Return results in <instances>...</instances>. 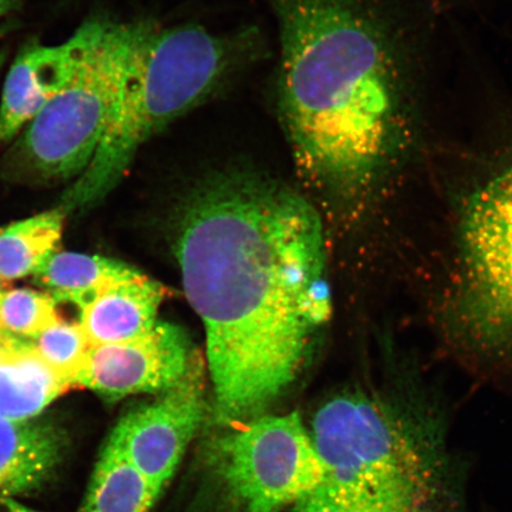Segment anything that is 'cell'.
<instances>
[{"label": "cell", "instance_id": "1", "mask_svg": "<svg viewBox=\"0 0 512 512\" xmlns=\"http://www.w3.org/2000/svg\"><path fill=\"white\" fill-rule=\"evenodd\" d=\"M176 258L206 331L216 425L265 415L296 382L331 315L323 222L264 171L226 165L177 207Z\"/></svg>", "mask_w": 512, "mask_h": 512}, {"label": "cell", "instance_id": "2", "mask_svg": "<svg viewBox=\"0 0 512 512\" xmlns=\"http://www.w3.org/2000/svg\"><path fill=\"white\" fill-rule=\"evenodd\" d=\"M278 111L304 181L363 203L411 159L418 124L406 56L370 0H270Z\"/></svg>", "mask_w": 512, "mask_h": 512}, {"label": "cell", "instance_id": "3", "mask_svg": "<svg viewBox=\"0 0 512 512\" xmlns=\"http://www.w3.org/2000/svg\"><path fill=\"white\" fill-rule=\"evenodd\" d=\"M309 432L320 486L343 502L388 511L465 504L444 419L425 402L337 395L318 409Z\"/></svg>", "mask_w": 512, "mask_h": 512}, {"label": "cell", "instance_id": "4", "mask_svg": "<svg viewBox=\"0 0 512 512\" xmlns=\"http://www.w3.org/2000/svg\"><path fill=\"white\" fill-rule=\"evenodd\" d=\"M255 31L151 21L91 164L62 197L66 211L104 200L143 146L228 86L259 57Z\"/></svg>", "mask_w": 512, "mask_h": 512}, {"label": "cell", "instance_id": "5", "mask_svg": "<svg viewBox=\"0 0 512 512\" xmlns=\"http://www.w3.org/2000/svg\"><path fill=\"white\" fill-rule=\"evenodd\" d=\"M151 21H110L101 41L62 91L6 153L11 175L38 183L79 178L91 164Z\"/></svg>", "mask_w": 512, "mask_h": 512}, {"label": "cell", "instance_id": "6", "mask_svg": "<svg viewBox=\"0 0 512 512\" xmlns=\"http://www.w3.org/2000/svg\"><path fill=\"white\" fill-rule=\"evenodd\" d=\"M459 238L457 330L475 348L512 355V160L467 198Z\"/></svg>", "mask_w": 512, "mask_h": 512}, {"label": "cell", "instance_id": "7", "mask_svg": "<svg viewBox=\"0 0 512 512\" xmlns=\"http://www.w3.org/2000/svg\"><path fill=\"white\" fill-rule=\"evenodd\" d=\"M224 478L245 512H281L323 484L322 464L298 413L261 415L220 441Z\"/></svg>", "mask_w": 512, "mask_h": 512}, {"label": "cell", "instance_id": "8", "mask_svg": "<svg viewBox=\"0 0 512 512\" xmlns=\"http://www.w3.org/2000/svg\"><path fill=\"white\" fill-rule=\"evenodd\" d=\"M201 356L185 379L156 400L131 409L107 445L136 467L159 491L170 482L207 416Z\"/></svg>", "mask_w": 512, "mask_h": 512}, {"label": "cell", "instance_id": "9", "mask_svg": "<svg viewBox=\"0 0 512 512\" xmlns=\"http://www.w3.org/2000/svg\"><path fill=\"white\" fill-rule=\"evenodd\" d=\"M200 357L187 332L159 322L134 341L89 350L74 387H85L107 400L128 395L163 394L175 388Z\"/></svg>", "mask_w": 512, "mask_h": 512}, {"label": "cell", "instance_id": "10", "mask_svg": "<svg viewBox=\"0 0 512 512\" xmlns=\"http://www.w3.org/2000/svg\"><path fill=\"white\" fill-rule=\"evenodd\" d=\"M108 19H91L57 46L30 43L11 64L0 102V143L19 136L68 85L104 36Z\"/></svg>", "mask_w": 512, "mask_h": 512}, {"label": "cell", "instance_id": "11", "mask_svg": "<svg viewBox=\"0 0 512 512\" xmlns=\"http://www.w3.org/2000/svg\"><path fill=\"white\" fill-rule=\"evenodd\" d=\"M165 297L163 285L136 270L82 307L81 328L92 348L134 341L155 328Z\"/></svg>", "mask_w": 512, "mask_h": 512}, {"label": "cell", "instance_id": "12", "mask_svg": "<svg viewBox=\"0 0 512 512\" xmlns=\"http://www.w3.org/2000/svg\"><path fill=\"white\" fill-rule=\"evenodd\" d=\"M64 448L66 438L48 422L0 418V497L14 498L46 483Z\"/></svg>", "mask_w": 512, "mask_h": 512}, {"label": "cell", "instance_id": "13", "mask_svg": "<svg viewBox=\"0 0 512 512\" xmlns=\"http://www.w3.org/2000/svg\"><path fill=\"white\" fill-rule=\"evenodd\" d=\"M69 388L32 342L19 341L0 360V418L34 419Z\"/></svg>", "mask_w": 512, "mask_h": 512}, {"label": "cell", "instance_id": "14", "mask_svg": "<svg viewBox=\"0 0 512 512\" xmlns=\"http://www.w3.org/2000/svg\"><path fill=\"white\" fill-rule=\"evenodd\" d=\"M134 271L123 262L101 256L56 252L34 275L55 303L78 305L81 310Z\"/></svg>", "mask_w": 512, "mask_h": 512}, {"label": "cell", "instance_id": "15", "mask_svg": "<svg viewBox=\"0 0 512 512\" xmlns=\"http://www.w3.org/2000/svg\"><path fill=\"white\" fill-rule=\"evenodd\" d=\"M160 492L106 444L78 512H150Z\"/></svg>", "mask_w": 512, "mask_h": 512}, {"label": "cell", "instance_id": "16", "mask_svg": "<svg viewBox=\"0 0 512 512\" xmlns=\"http://www.w3.org/2000/svg\"><path fill=\"white\" fill-rule=\"evenodd\" d=\"M66 211H46L0 229V279L34 275L59 249Z\"/></svg>", "mask_w": 512, "mask_h": 512}, {"label": "cell", "instance_id": "17", "mask_svg": "<svg viewBox=\"0 0 512 512\" xmlns=\"http://www.w3.org/2000/svg\"><path fill=\"white\" fill-rule=\"evenodd\" d=\"M59 319L55 300L47 293L22 288L0 298V330L23 341H34Z\"/></svg>", "mask_w": 512, "mask_h": 512}, {"label": "cell", "instance_id": "18", "mask_svg": "<svg viewBox=\"0 0 512 512\" xmlns=\"http://www.w3.org/2000/svg\"><path fill=\"white\" fill-rule=\"evenodd\" d=\"M32 345L38 355L72 387L92 348L80 324L61 318L38 335Z\"/></svg>", "mask_w": 512, "mask_h": 512}, {"label": "cell", "instance_id": "19", "mask_svg": "<svg viewBox=\"0 0 512 512\" xmlns=\"http://www.w3.org/2000/svg\"><path fill=\"white\" fill-rule=\"evenodd\" d=\"M296 512H466L465 508H437L419 511H388L358 507L341 501L319 486L316 491L294 505Z\"/></svg>", "mask_w": 512, "mask_h": 512}, {"label": "cell", "instance_id": "20", "mask_svg": "<svg viewBox=\"0 0 512 512\" xmlns=\"http://www.w3.org/2000/svg\"><path fill=\"white\" fill-rule=\"evenodd\" d=\"M0 512H41L25 507L14 498L0 497Z\"/></svg>", "mask_w": 512, "mask_h": 512}, {"label": "cell", "instance_id": "21", "mask_svg": "<svg viewBox=\"0 0 512 512\" xmlns=\"http://www.w3.org/2000/svg\"><path fill=\"white\" fill-rule=\"evenodd\" d=\"M19 341H23V339L12 337L0 330V360H2L6 352L14 348Z\"/></svg>", "mask_w": 512, "mask_h": 512}, {"label": "cell", "instance_id": "22", "mask_svg": "<svg viewBox=\"0 0 512 512\" xmlns=\"http://www.w3.org/2000/svg\"><path fill=\"white\" fill-rule=\"evenodd\" d=\"M22 0H0V19L21 8Z\"/></svg>", "mask_w": 512, "mask_h": 512}, {"label": "cell", "instance_id": "23", "mask_svg": "<svg viewBox=\"0 0 512 512\" xmlns=\"http://www.w3.org/2000/svg\"><path fill=\"white\" fill-rule=\"evenodd\" d=\"M11 28L9 24H0V37L5 35V32Z\"/></svg>", "mask_w": 512, "mask_h": 512}, {"label": "cell", "instance_id": "24", "mask_svg": "<svg viewBox=\"0 0 512 512\" xmlns=\"http://www.w3.org/2000/svg\"><path fill=\"white\" fill-rule=\"evenodd\" d=\"M3 290H2V279H0V298L3 296Z\"/></svg>", "mask_w": 512, "mask_h": 512}]
</instances>
